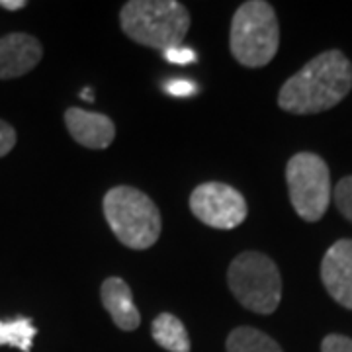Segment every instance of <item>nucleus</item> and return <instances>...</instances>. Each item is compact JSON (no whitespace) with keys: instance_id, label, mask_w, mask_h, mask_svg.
Masks as SVG:
<instances>
[{"instance_id":"a211bd4d","label":"nucleus","mask_w":352,"mask_h":352,"mask_svg":"<svg viewBox=\"0 0 352 352\" xmlns=\"http://www.w3.org/2000/svg\"><path fill=\"white\" fill-rule=\"evenodd\" d=\"M164 59L175 65H190L198 59V55H196V51H192L190 47L180 45V47H175V50L164 51Z\"/></svg>"},{"instance_id":"2eb2a0df","label":"nucleus","mask_w":352,"mask_h":352,"mask_svg":"<svg viewBox=\"0 0 352 352\" xmlns=\"http://www.w3.org/2000/svg\"><path fill=\"white\" fill-rule=\"evenodd\" d=\"M333 200L340 214L352 223V176H344L333 188Z\"/></svg>"},{"instance_id":"9d476101","label":"nucleus","mask_w":352,"mask_h":352,"mask_svg":"<svg viewBox=\"0 0 352 352\" xmlns=\"http://www.w3.org/2000/svg\"><path fill=\"white\" fill-rule=\"evenodd\" d=\"M65 126L71 138L88 149H108L116 138V126L108 116L82 108H69L65 112Z\"/></svg>"},{"instance_id":"423d86ee","label":"nucleus","mask_w":352,"mask_h":352,"mask_svg":"<svg viewBox=\"0 0 352 352\" xmlns=\"http://www.w3.org/2000/svg\"><path fill=\"white\" fill-rule=\"evenodd\" d=\"M286 182L289 201L303 221L315 223L327 214L333 186L327 163L319 155L296 153L286 164Z\"/></svg>"},{"instance_id":"7ed1b4c3","label":"nucleus","mask_w":352,"mask_h":352,"mask_svg":"<svg viewBox=\"0 0 352 352\" xmlns=\"http://www.w3.org/2000/svg\"><path fill=\"white\" fill-rule=\"evenodd\" d=\"M104 217L122 245L133 251H145L161 237L163 217L157 204L133 186L108 190L102 201Z\"/></svg>"},{"instance_id":"4468645a","label":"nucleus","mask_w":352,"mask_h":352,"mask_svg":"<svg viewBox=\"0 0 352 352\" xmlns=\"http://www.w3.org/2000/svg\"><path fill=\"white\" fill-rule=\"evenodd\" d=\"M36 335H38V329L34 327L32 319H28V317L0 321V344L14 346L22 352H30L34 346Z\"/></svg>"},{"instance_id":"20e7f679","label":"nucleus","mask_w":352,"mask_h":352,"mask_svg":"<svg viewBox=\"0 0 352 352\" xmlns=\"http://www.w3.org/2000/svg\"><path fill=\"white\" fill-rule=\"evenodd\" d=\"M229 47L243 67L258 69L270 63L280 47V25L272 4L264 0L243 2L231 20Z\"/></svg>"},{"instance_id":"0eeeda50","label":"nucleus","mask_w":352,"mask_h":352,"mask_svg":"<svg viewBox=\"0 0 352 352\" xmlns=\"http://www.w3.org/2000/svg\"><path fill=\"white\" fill-rule=\"evenodd\" d=\"M190 212L204 226L235 229L247 219V201L239 190L223 182H204L190 196Z\"/></svg>"},{"instance_id":"f8f14e48","label":"nucleus","mask_w":352,"mask_h":352,"mask_svg":"<svg viewBox=\"0 0 352 352\" xmlns=\"http://www.w3.org/2000/svg\"><path fill=\"white\" fill-rule=\"evenodd\" d=\"M155 342L168 352H190L192 342L184 323L173 314H159L151 325Z\"/></svg>"},{"instance_id":"6e6552de","label":"nucleus","mask_w":352,"mask_h":352,"mask_svg":"<svg viewBox=\"0 0 352 352\" xmlns=\"http://www.w3.org/2000/svg\"><path fill=\"white\" fill-rule=\"evenodd\" d=\"M321 282L335 302L352 311V239L329 247L321 261Z\"/></svg>"},{"instance_id":"9b49d317","label":"nucleus","mask_w":352,"mask_h":352,"mask_svg":"<svg viewBox=\"0 0 352 352\" xmlns=\"http://www.w3.org/2000/svg\"><path fill=\"white\" fill-rule=\"evenodd\" d=\"M100 300L118 329L135 331L141 325V315L133 302L131 288L124 278H106L100 286Z\"/></svg>"},{"instance_id":"ddd939ff","label":"nucleus","mask_w":352,"mask_h":352,"mask_svg":"<svg viewBox=\"0 0 352 352\" xmlns=\"http://www.w3.org/2000/svg\"><path fill=\"white\" fill-rule=\"evenodd\" d=\"M227 352H284L276 340L254 327H237L229 333Z\"/></svg>"},{"instance_id":"f3484780","label":"nucleus","mask_w":352,"mask_h":352,"mask_svg":"<svg viewBox=\"0 0 352 352\" xmlns=\"http://www.w3.org/2000/svg\"><path fill=\"white\" fill-rule=\"evenodd\" d=\"M16 145V129L8 122L0 120V157H6Z\"/></svg>"},{"instance_id":"aec40b11","label":"nucleus","mask_w":352,"mask_h":352,"mask_svg":"<svg viewBox=\"0 0 352 352\" xmlns=\"http://www.w3.org/2000/svg\"><path fill=\"white\" fill-rule=\"evenodd\" d=\"M25 0H0V8L4 10H20V8H25Z\"/></svg>"},{"instance_id":"f257e3e1","label":"nucleus","mask_w":352,"mask_h":352,"mask_svg":"<svg viewBox=\"0 0 352 352\" xmlns=\"http://www.w3.org/2000/svg\"><path fill=\"white\" fill-rule=\"evenodd\" d=\"M352 90V63L339 50L315 55L278 92V106L296 116L327 112Z\"/></svg>"},{"instance_id":"412c9836","label":"nucleus","mask_w":352,"mask_h":352,"mask_svg":"<svg viewBox=\"0 0 352 352\" xmlns=\"http://www.w3.org/2000/svg\"><path fill=\"white\" fill-rule=\"evenodd\" d=\"M80 96H82V98H88V100L92 102V92H90V88L82 90V92H80Z\"/></svg>"},{"instance_id":"39448f33","label":"nucleus","mask_w":352,"mask_h":352,"mask_svg":"<svg viewBox=\"0 0 352 352\" xmlns=\"http://www.w3.org/2000/svg\"><path fill=\"white\" fill-rule=\"evenodd\" d=\"M227 284L235 300L252 314H274L282 300V276L276 263L263 252L245 251L233 258Z\"/></svg>"},{"instance_id":"1a4fd4ad","label":"nucleus","mask_w":352,"mask_h":352,"mask_svg":"<svg viewBox=\"0 0 352 352\" xmlns=\"http://www.w3.org/2000/svg\"><path fill=\"white\" fill-rule=\"evenodd\" d=\"M41 57L43 47L30 34H8L0 38V80L28 75L38 67Z\"/></svg>"},{"instance_id":"6ab92c4d","label":"nucleus","mask_w":352,"mask_h":352,"mask_svg":"<svg viewBox=\"0 0 352 352\" xmlns=\"http://www.w3.org/2000/svg\"><path fill=\"white\" fill-rule=\"evenodd\" d=\"M164 90L168 94H173V96H178V98H186V96H192V94L198 92L196 85L190 82V80H168L164 85Z\"/></svg>"},{"instance_id":"dca6fc26","label":"nucleus","mask_w":352,"mask_h":352,"mask_svg":"<svg viewBox=\"0 0 352 352\" xmlns=\"http://www.w3.org/2000/svg\"><path fill=\"white\" fill-rule=\"evenodd\" d=\"M321 352H352V339L344 335H327L321 340Z\"/></svg>"},{"instance_id":"f03ea898","label":"nucleus","mask_w":352,"mask_h":352,"mask_svg":"<svg viewBox=\"0 0 352 352\" xmlns=\"http://www.w3.org/2000/svg\"><path fill=\"white\" fill-rule=\"evenodd\" d=\"M120 22L127 38L164 53L182 45L190 30V14L176 0H129L122 6Z\"/></svg>"}]
</instances>
